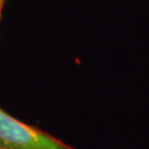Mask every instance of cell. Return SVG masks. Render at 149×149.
Listing matches in <instances>:
<instances>
[{
	"label": "cell",
	"mask_w": 149,
	"mask_h": 149,
	"mask_svg": "<svg viewBox=\"0 0 149 149\" xmlns=\"http://www.w3.org/2000/svg\"><path fill=\"white\" fill-rule=\"evenodd\" d=\"M0 147L4 149H74L49 134L17 120L1 108Z\"/></svg>",
	"instance_id": "1"
},
{
	"label": "cell",
	"mask_w": 149,
	"mask_h": 149,
	"mask_svg": "<svg viewBox=\"0 0 149 149\" xmlns=\"http://www.w3.org/2000/svg\"><path fill=\"white\" fill-rule=\"evenodd\" d=\"M3 2H4V0H0V10H1V7L3 5Z\"/></svg>",
	"instance_id": "2"
},
{
	"label": "cell",
	"mask_w": 149,
	"mask_h": 149,
	"mask_svg": "<svg viewBox=\"0 0 149 149\" xmlns=\"http://www.w3.org/2000/svg\"><path fill=\"white\" fill-rule=\"evenodd\" d=\"M0 149H4V148H1V147H0Z\"/></svg>",
	"instance_id": "3"
}]
</instances>
